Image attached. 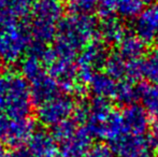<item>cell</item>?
I'll return each instance as SVG.
<instances>
[{
	"label": "cell",
	"mask_w": 158,
	"mask_h": 157,
	"mask_svg": "<svg viewBox=\"0 0 158 157\" xmlns=\"http://www.w3.org/2000/svg\"><path fill=\"white\" fill-rule=\"evenodd\" d=\"M126 134L125 127H124V122L122 113L113 110L111 112L110 116H109L108 123H106V129H104L103 139L108 140L109 142L116 140L117 138L122 136V134Z\"/></svg>",
	"instance_id": "cell-25"
},
{
	"label": "cell",
	"mask_w": 158,
	"mask_h": 157,
	"mask_svg": "<svg viewBox=\"0 0 158 157\" xmlns=\"http://www.w3.org/2000/svg\"><path fill=\"white\" fill-rule=\"evenodd\" d=\"M157 40H158V36H157Z\"/></svg>",
	"instance_id": "cell-39"
},
{
	"label": "cell",
	"mask_w": 158,
	"mask_h": 157,
	"mask_svg": "<svg viewBox=\"0 0 158 157\" xmlns=\"http://www.w3.org/2000/svg\"><path fill=\"white\" fill-rule=\"evenodd\" d=\"M9 123H10V118H6V115L0 114V139H4V137H6Z\"/></svg>",
	"instance_id": "cell-32"
},
{
	"label": "cell",
	"mask_w": 158,
	"mask_h": 157,
	"mask_svg": "<svg viewBox=\"0 0 158 157\" xmlns=\"http://www.w3.org/2000/svg\"><path fill=\"white\" fill-rule=\"evenodd\" d=\"M77 130V122L74 119H67V121L53 127L52 136L54 137V139L57 142L61 144V143L66 142L67 140H69L71 137H73Z\"/></svg>",
	"instance_id": "cell-27"
},
{
	"label": "cell",
	"mask_w": 158,
	"mask_h": 157,
	"mask_svg": "<svg viewBox=\"0 0 158 157\" xmlns=\"http://www.w3.org/2000/svg\"><path fill=\"white\" fill-rule=\"evenodd\" d=\"M1 61L2 60H1V58H0V68H1Z\"/></svg>",
	"instance_id": "cell-38"
},
{
	"label": "cell",
	"mask_w": 158,
	"mask_h": 157,
	"mask_svg": "<svg viewBox=\"0 0 158 157\" xmlns=\"http://www.w3.org/2000/svg\"><path fill=\"white\" fill-rule=\"evenodd\" d=\"M89 88L95 97L111 99L115 97L117 83L106 72H97L89 82Z\"/></svg>",
	"instance_id": "cell-18"
},
{
	"label": "cell",
	"mask_w": 158,
	"mask_h": 157,
	"mask_svg": "<svg viewBox=\"0 0 158 157\" xmlns=\"http://www.w3.org/2000/svg\"><path fill=\"white\" fill-rule=\"evenodd\" d=\"M151 142H152L153 147H158V121L153 127V134L151 137Z\"/></svg>",
	"instance_id": "cell-33"
},
{
	"label": "cell",
	"mask_w": 158,
	"mask_h": 157,
	"mask_svg": "<svg viewBox=\"0 0 158 157\" xmlns=\"http://www.w3.org/2000/svg\"><path fill=\"white\" fill-rule=\"evenodd\" d=\"M83 157H113V153L106 145L96 144L90 147Z\"/></svg>",
	"instance_id": "cell-29"
},
{
	"label": "cell",
	"mask_w": 158,
	"mask_h": 157,
	"mask_svg": "<svg viewBox=\"0 0 158 157\" xmlns=\"http://www.w3.org/2000/svg\"><path fill=\"white\" fill-rule=\"evenodd\" d=\"M33 0H0V27L19 25L31 12Z\"/></svg>",
	"instance_id": "cell-10"
},
{
	"label": "cell",
	"mask_w": 158,
	"mask_h": 157,
	"mask_svg": "<svg viewBox=\"0 0 158 157\" xmlns=\"http://www.w3.org/2000/svg\"><path fill=\"white\" fill-rule=\"evenodd\" d=\"M111 151L116 157H141L150 153L153 147L150 138L124 134L110 143Z\"/></svg>",
	"instance_id": "cell-7"
},
{
	"label": "cell",
	"mask_w": 158,
	"mask_h": 157,
	"mask_svg": "<svg viewBox=\"0 0 158 157\" xmlns=\"http://www.w3.org/2000/svg\"><path fill=\"white\" fill-rule=\"evenodd\" d=\"M66 1H68L70 4H74L75 2H77V1H79V0H66Z\"/></svg>",
	"instance_id": "cell-36"
},
{
	"label": "cell",
	"mask_w": 158,
	"mask_h": 157,
	"mask_svg": "<svg viewBox=\"0 0 158 157\" xmlns=\"http://www.w3.org/2000/svg\"><path fill=\"white\" fill-rule=\"evenodd\" d=\"M93 138L86 127L77 128L73 137L61 143L59 155L60 157H83L92 147Z\"/></svg>",
	"instance_id": "cell-15"
},
{
	"label": "cell",
	"mask_w": 158,
	"mask_h": 157,
	"mask_svg": "<svg viewBox=\"0 0 158 157\" xmlns=\"http://www.w3.org/2000/svg\"><path fill=\"white\" fill-rule=\"evenodd\" d=\"M35 134V123L29 118H10L9 127L3 140L11 147H19L29 141Z\"/></svg>",
	"instance_id": "cell-13"
},
{
	"label": "cell",
	"mask_w": 158,
	"mask_h": 157,
	"mask_svg": "<svg viewBox=\"0 0 158 157\" xmlns=\"http://www.w3.org/2000/svg\"><path fill=\"white\" fill-rule=\"evenodd\" d=\"M29 30L14 25L0 27V58L9 64L19 61L30 45Z\"/></svg>",
	"instance_id": "cell-4"
},
{
	"label": "cell",
	"mask_w": 158,
	"mask_h": 157,
	"mask_svg": "<svg viewBox=\"0 0 158 157\" xmlns=\"http://www.w3.org/2000/svg\"><path fill=\"white\" fill-rule=\"evenodd\" d=\"M104 44L94 40L83 48L77 60V76L80 85H88L99 68L103 67L108 58Z\"/></svg>",
	"instance_id": "cell-5"
},
{
	"label": "cell",
	"mask_w": 158,
	"mask_h": 157,
	"mask_svg": "<svg viewBox=\"0 0 158 157\" xmlns=\"http://www.w3.org/2000/svg\"><path fill=\"white\" fill-rule=\"evenodd\" d=\"M117 2L118 0H98L96 9L99 16L103 19H112L117 11Z\"/></svg>",
	"instance_id": "cell-28"
},
{
	"label": "cell",
	"mask_w": 158,
	"mask_h": 157,
	"mask_svg": "<svg viewBox=\"0 0 158 157\" xmlns=\"http://www.w3.org/2000/svg\"><path fill=\"white\" fill-rule=\"evenodd\" d=\"M11 157H35L33 154L29 151L28 147H19L13 151V153L11 154Z\"/></svg>",
	"instance_id": "cell-31"
},
{
	"label": "cell",
	"mask_w": 158,
	"mask_h": 157,
	"mask_svg": "<svg viewBox=\"0 0 158 157\" xmlns=\"http://www.w3.org/2000/svg\"><path fill=\"white\" fill-rule=\"evenodd\" d=\"M75 107L74 101L70 97L58 95L38 107V121L46 127H55L67 119H70L69 118L74 113Z\"/></svg>",
	"instance_id": "cell-6"
},
{
	"label": "cell",
	"mask_w": 158,
	"mask_h": 157,
	"mask_svg": "<svg viewBox=\"0 0 158 157\" xmlns=\"http://www.w3.org/2000/svg\"><path fill=\"white\" fill-rule=\"evenodd\" d=\"M124 127L126 134L144 136L150 126V115L143 105H128L122 112Z\"/></svg>",
	"instance_id": "cell-12"
},
{
	"label": "cell",
	"mask_w": 158,
	"mask_h": 157,
	"mask_svg": "<svg viewBox=\"0 0 158 157\" xmlns=\"http://www.w3.org/2000/svg\"><path fill=\"white\" fill-rule=\"evenodd\" d=\"M143 0H118L116 13L124 19H137L143 11Z\"/></svg>",
	"instance_id": "cell-26"
},
{
	"label": "cell",
	"mask_w": 158,
	"mask_h": 157,
	"mask_svg": "<svg viewBox=\"0 0 158 157\" xmlns=\"http://www.w3.org/2000/svg\"><path fill=\"white\" fill-rule=\"evenodd\" d=\"M73 11L75 13H84L89 14L97 6V0H79L72 4Z\"/></svg>",
	"instance_id": "cell-30"
},
{
	"label": "cell",
	"mask_w": 158,
	"mask_h": 157,
	"mask_svg": "<svg viewBox=\"0 0 158 157\" xmlns=\"http://www.w3.org/2000/svg\"><path fill=\"white\" fill-rule=\"evenodd\" d=\"M32 99L28 82L14 72H0V114L9 118H28Z\"/></svg>",
	"instance_id": "cell-2"
},
{
	"label": "cell",
	"mask_w": 158,
	"mask_h": 157,
	"mask_svg": "<svg viewBox=\"0 0 158 157\" xmlns=\"http://www.w3.org/2000/svg\"><path fill=\"white\" fill-rule=\"evenodd\" d=\"M29 34L33 43L46 45L55 40L57 28L64 19L60 0H35L31 8Z\"/></svg>",
	"instance_id": "cell-3"
},
{
	"label": "cell",
	"mask_w": 158,
	"mask_h": 157,
	"mask_svg": "<svg viewBox=\"0 0 158 157\" xmlns=\"http://www.w3.org/2000/svg\"><path fill=\"white\" fill-rule=\"evenodd\" d=\"M48 73L55 80L59 89L66 93L77 92L81 85L77 82V65L73 60H67L57 57L54 63L48 66Z\"/></svg>",
	"instance_id": "cell-9"
},
{
	"label": "cell",
	"mask_w": 158,
	"mask_h": 157,
	"mask_svg": "<svg viewBox=\"0 0 158 157\" xmlns=\"http://www.w3.org/2000/svg\"><path fill=\"white\" fill-rule=\"evenodd\" d=\"M6 151H4V147L3 144H2L1 142H0V157H3L4 155H6Z\"/></svg>",
	"instance_id": "cell-34"
},
{
	"label": "cell",
	"mask_w": 158,
	"mask_h": 157,
	"mask_svg": "<svg viewBox=\"0 0 158 157\" xmlns=\"http://www.w3.org/2000/svg\"><path fill=\"white\" fill-rule=\"evenodd\" d=\"M99 34L102 40L108 44H119L126 36V29L121 21L114 19H103L99 26Z\"/></svg>",
	"instance_id": "cell-20"
},
{
	"label": "cell",
	"mask_w": 158,
	"mask_h": 157,
	"mask_svg": "<svg viewBox=\"0 0 158 157\" xmlns=\"http://www.w3.org/2000/svg\"><path fill=\"white\" fill-rule=\"evenodd\" d=\"M140 98V86L133 84L132 81L123 80L121 83H117L116 93L114 99L122 105H135L137 99Z\"/></svg>",
	"instance_id": "cell-22"
},
{
	"label": "cell",
	"mask_w": 158,
	"mask_h": 157,
	"mask_svg": "<svg viewBox=\"0 0 158 157\" xmlns=\"http://www.w3.org/2000/svg\"><path fill=\"white\" fill-rule=\"evenodd\" d=\"M106 73L112 79L123 80L127 79L128 74V61L124 59L118 53H114L108 56L104 64Z\"/></svg>",
	"instance_id": "cell-23"
},
{
	"label": "cell",
	"mask_w": 158,
	"mask_h": 157,
	"mask_svg": "<svg viewBox=\"0 0 158 157\" xmlns=\"http://www.w3.org/2000/svg\"><path fill=\"white\" fill-rule=\"evenodd\" d=\"M112 111L108 99L95 97L92 102L88 103V114L85 127L94 138L103 139L104 129Z\"/></svg>",
	"instance_id": "cell-8"
},
{
	"label": "cell",
	"mask_w": 158,
	"mask_h": 157,
	"mask_svg": "<svg viewBox=\"0 0 158 157\" xmlns=\"http://www.w3.org/2000/svg\"><path fill=\"white\" fill-rule=\"evenodd\" d=\"M29 87L32 102L38 105L58 96V85L48 72H44L38 78L30 81Z\"/></svg>",
	"instance_id": "cell-14"
},
{
	"label": "cell",
	"mask_w": 158,
	"mask_h": 157,
	"mask_svg": "<svg viewBox=\"0 0 158 157\" xmlns=\"http://www.w3.org/2000/svg\"><path fill=\"white\" fill-rule=\"evenodd\" d=\"M3 157H11V155H10V154H6V155H4Z\"/></svg>",
	"instance_id": "cell-37"
},
{
	"label": "cell",
	"mask_w": 158,
	"mask_h": 157,
	"mask_svg": "<svg viewBox=\"0 0 158 157\" xmlns=\"http://www.w3.org/2000/svg\"><path fill=\"white\" fill-rule=\"evenodd\" d=\"M140 98L148 115L158 121V84L140 85Z\"/></svg>",
	"instance_id": "cell-21"
},
{
	"label": "cell",
	"mask_w": 158,
	"mask_h": 157,
	"mask_svg": "<svg viewBox=\"0 0 158 157\" xmlns=\"http://www.w3.org/2000/svg\"><path fill=\"white\" fill-rule=\"evenodd\" d=\"M28 149L35 157H57L59 147L54 137L46 131H35L28 141Z\"/></svg>",
	"instance_id": "cell-16"
},
{
	"label": "cell",
	"mask_w": 158,
	"mask_h": 157,
	"mask_svg": "<svg viewBox=\"0 0 158 157\" xmlns=\"http://www.w3.org/2000/svg\"><path fill=\"white\" fill-rule=\"evenodd\" d=\"M135 29L137 36L145 43L154 41L158 36V3L150 4L143 9L135 19Z\"/></svg>",
	"instance_id": "cell-11"
},
{
	"label": "cell",
	"mask_w": 158,
	"mask_h": 157,
	"mask_svg": "<svg viewBox=\"0 0 158 157\" xmlns=\"http://www.w3.org/2000/svg\"><path fill=\"white\" fill-rule=\"evenodd\" d=\"M156 1L157 0H143V2H146V3H148V4H154V3H156Z\"/></svg>",
	"instance_id": "cell-35"
},
{
	"label": "cell",
	"mask_w": 158,
	"mask_h": 157,
	"mask_svg": "<svg viewBox=\"0 0 158 157\" xmlns=\"http://www.w3.org/2000/svg\"><path fill=\"white\" fill-rule=\"evenodd\" d=\"M157 157H158V156H157Z\"/></svg>",
	"instance_id": "cell-40"
},
{
	"label": "cell",
	"mask_w": 158,
	"mask_h": 157,
	"mask_svg": "<svg viewBox=\"0 0 158 157\" xmlns=\"http://www.w3.org/2000/svg\"><path fill=\"white\" fill-rule=\"evenodd\" d=\"M98 31L99 27L94 16L73 12L59 23L53 50L58 58L74 61L79 53L94 41Z\"/></svg>",
	"instance_id": "cell-1"
},
{
	"label": "cell",
	"mask_w": 158,
	"mask_h": 157,
	"mask_svg": "<svg viewBox=\"0 0 158 157\" xmlns=\"http://www.w3.org/2000/svg\"><path fill=\"white\" fill-rule=\"evenodd\" d=\"M145 53V42L138 36L126 35L118 44V54L127 61L139 60Z\"/></svg>",
	"instance_id": "cell-19"
},
{
	"label": "cell",
	"mask_w": 158,
	"mask_h": 157,
	"mask_svg": "<svg viewBox=\"0 0 158 157\" xmlns=\"http://www.w3.org/2000/svg\"><path fill=\"white\" fill-rule=\"evenodd\" d=\"M22 76L26 81H32L42 73H44V65L37 56L32 54H28L21 63Z\"/></svg>",
	"instance_id": "cell-24"
},
{
	"label": "cell",
	"mask_w": 158,
	"mask_h": 157,
	"mask_svg": "<svg viewBox=\"0 0 158 157\" xmlns=\"http://www.w3.org/2000/svg\"><path fill=\"white\" fill-rule=\"evenodd\" d=\"M137 64L139 79H144L151 84H158V46L137 60Z\"/></svg>",
	"instance_id": "cell-17"
}]
</instances>
